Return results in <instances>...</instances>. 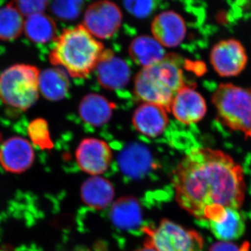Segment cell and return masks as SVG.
I'll use <instances>...</instances> for the list:
<instances>
[{"instance_id":"obj_1","label":"cell","mask_w":251,"mask_h":251,"mask_svg":"<svg viewBox=\"0 0 251 251\" xmlns=\"http://www.w3.org/2000/svg\"><path fill=\"white\" fill-rule=\"evenodd\" d=\"M173 186L179 205L200 220L208 221L224 208L240 209L245 198L242 167L215 149L190 150L175 170Z\"/></svg>"},{"instance_id":"obj_14","label":"cell","mask_w":251,"mask_h":251,"mask_svg":"<svg viewBox=\"0 0 251 251\" xmlns=\"http://www.w3.org/2000/svg\"><path fill=\"white\" fill-rule=\"evenodd\" d=\"M209 228L214 237L221 242H231L242 237L246 230V223L239 209L226 207L208 220Z\"/></svg>"},{"instance_id":"obj_8","label":"cell","mask_w":251,"mask_h":251,"mask_svg":"<svg viewBox=\"0 0 251 251\" xmlns=\"http://www.w3.org/2000/svg\"><path fill=\"white\" fill-rule=\"evenodd\" d=\"M210 62L221 77L237 76L247 67L248 54L245 48L237 39H225L213 46Z\"/></svg>"},{"instance_id":"obj_2","label":"cell","mask_w":251,"mask_h":251,"mask_svg":"<svg viewBox=\"0 0 251 251\" xmlns=\"http://www.w3.org/2000/svg\"><path fill=\"white\" fill-rule=\"evenodd\" d=\"M104 46L82 25L64 29L55 38L50 61L62 67L70 76L84 78L95 71Z\"/></svg>"},{"instance_id":"obj_17","label":"cell","mask_w":251,"mask_h":251,"mask_svg":"<svg viewBox=\"0 0 251 251\" xmlns=\"http://www.w3.org/2000/svg\"><path fill=\"white\" fill-rule=\"evenodd\" d=\"M110 219L114 226L122 230L137 228L143 221L139 202L131 196L120 198L112 206Z\"/></svg>"},{"instance_id":"obj_7","label":"cell","mask_w":251,"mask_h":251,"mask_svg":"<svg viewBox=\"0 0 251 251\" xmlns=\"http://www.w3.org/2000/svg\"><path fill=\"white\" fill-rule=\"evenodd\" d=\"M122 18L121 9L116 4L109 0H101L87 8L82 25L94 37L106 39L119 30Z\"/></svg>"},{"instance_id":"obj_23","label":"cell","mask_w":251,"mask_h":251,"mask_svg":"<svg viewBox=\"0 0 251 251\" xmlns=\"http://www.w3.org/2000/svg\"><path fill=\"white\" fill-rule=\"evenodd\" d=\"M29 139L41 150H50L53 147L49 125L44 119L33 120L27 127Z\"/></svg>"},{"instance_id":"obj_16","label":"cell","mask_w":251,"mask_h":251,"mask_svg":"<svg viewBox=\"0 0 251 251\" xmlns=\"http://www.w3.org/2000/svg\"><path fill=\"white\" fill-rule=\"evenodd\" d=\"M81 198L87 206L96 209L107 207L113 201L115 190L108 179L92 176L81 186Z\"/></svg>"},{"instance_id":"obj_10","label":"cell","mask_w":251,"mask_h":251,"mask_svg":"<svg viewBox=\"0 0 251 251\" xmlns=\"http://www.w3.org/2000/svg\"><path fill=\"white\" fill-rule=\"evenodd\" d=\"M206 110L207 106L202 96L188 85L176 92L170 108L175 118L186 125L201 122L205 117Z\"/></svg>"},{"instance_id":"obj_22","label":"cell","mask_w":251,"mask_h":251,"mask_svg":"<svg viewBox=\"0 0 251 251\" xmlns=\"http://www.w3.org/2000/svg\"><path fill=\"white\" fill-rule=\"evenodd\" d=\"M25 21L22 12L13 6L0 9V39L12 41L24 30Z\"/></svg>"},{"instance_id":"obj_26","label":"cell","mask_w":251,"mask_h":251,"mask_svg":"<svg viewBox=\"0 0 251 251\" xmlns=\"http://www.w3.org/2000/svg\"><path fill=\"white\" fill-rule=\"evenodd\" d=\"M135 251H157L156 249H153V247H150V246L146 245L145 244V247L140 248L138 250Z\"/></svg>"},{"instance_id":"obj_19","label":"cell","mask_w":251,"mask_h":251,"mask_svg":"<svg viewBox=\"0 0 251 251\" xmlns=\"http://www.w3.org/2000/svg\"><path fill=\"white\" fill-rule=\"evenodd\" d=\"M128 52L133 62L144 67L159 62L166 56L164 48L152 37L138 36L132 41Z\"/></svg>"},{"instance_id":"obj_25","label":"cell","mask_w":251,"mask_h":251,"mask_svg":"<svg viewBox=\"0 0 251 251\" xmlns=\"http://www.w3.org/2000/svg\"><path fill=\"white\" fill-rule=\"evenodd\" d=\"M209 251H240L239 248L234 245L232 243L227 242H219L213 244Z\"/></svg>"},{"instance_id":"obj_4","label":"cell","mask_w":251,"mask_h":251,"mask_svg":"<svg viewBox=\"0 0 251 251\" xmlns=\"http://www.w3.org/2000/svg\"><path fill=\"white\" fill-rule=\"evenodd\" d=\"M212 103L219 122L251 138V89L221 83L212 94Z\"/></svg>"},{"instance_id":"obj_3","label":"cell","mask_w":251,"mask_h":251,"mask_svg":"<svg viewBox=\"0 0 251 251\" xmlns=\"http://www.w3.org/2000/svg\"><path fill=\"white\" fill-rule=\"evenodd\" d=\"M185 85L181 59L179 55L169 54L140 71L135 78L134 93L145 103L156 104L170 112L175 94Z\"/></svg>"},{"instance_id":"obj_13","label":"cell","mask_w":251,"mask_h":251,"mask_svg":"<svg viewBox=\"0 0 251 251\" xmlns=\"http://www.w3.org/2000/svg\"><path fill=\"white\" fill-rule=\"evenodd\" d=\"M95 70L99 83L107 90L122 88L129 80L130 72L128 64L117 57L110 50H104Z\"/></svg>"},{"instance_id":"obj_18","label":"cell","mask_w":251,"mask_h":251,"mask_svg":"<svg viewBox=\"0 0 251 251\" xmlns=\"http://www.w3.org/2000/svg\"><path fill=\"white\" fill-rule=\"evenodd\" d=\"M115 104L99 94H91L82 99L79 105V114L88 125L100 126L110 120Z\"/></svg>"},{"instance_id":"obj_9","label":"cell","mask_w":251,"mask_h":251,"mask_svg":"<svg viewBox=\"0 0 251 251\" xmlns=\"http://www.w3.org/2000/svg\"><path fill=\"white\" fill-rule=\"evenodd\" d=\"M79 168L92 176H99L108 170L112 159L111 148L97 138L82 140L75 151Z\"/></svg>"},{"instance_id":"obj_11","label":"cell","mask_w":251,"mask_h":251,"mask_svg":"<svg viewBox=\"0 0 251 251\" xmlns=\"http://www.w3.org/2000/svg\"><path fill=\"white\" fill-rule=\"evenodd\" d=\"M34 157L30 142L22 137H12L0 147V165L8 173L18 174L27 171Z\"/></svg>"},{"instance_id":"obj_5","label":"cell","mask_w":251,"mask_h":251,"mask_svg":"<svg viewBox=\"0 0 251 251\" xmlns=\"http://www.w3.org/2000/svg\"><path fill=\"white\" fill-rule=\"evenodd\" d=\"M38 68L15 64L0 74V100L6 106L25 111L36 103L39 95Z\"/></svg>"},{"instance_id":"obj_20","label":"cell","mask_w":251,"mask_h":251,"mask_svg":"<svg viewBox=\"0 0 251 251\" xmlns=\"http://www.w3.org/2000/svg\"><path fill=\"white\" fill-rule=\"evenodd\" d=\"M39 93L47 100L57 101L67 95L69 80L67 74L59 69H49L40 73Z\"/></svg>"},{"instance_id":"obj_27","label":"cell","mask_w":251,"mask_h":251,"mask_svg":"<svg viewBox=\"0 0 251 251\" xmlns=\"http://www.w3.org/2000/svg\"><path fill=\"white\" fill-rule=\"evenodd\" d=\"M0 251H7V250H0Z\"/></svg>"},{"instance_id":"obj_12","label":"cell","mask_w":251,"mask_h":251,"mask_svg":"<svg viewBox=\"0 0 251 251\" xmlns=\"http://www.w3.org/2000/svg\"><path fill=\"white\" fill-rule=\"evenodd\" d=\"M153 37L163 47L175 48L184 41L186 34L184 18L173 11L157 15L151 23Z\"/></svg>"},{"instance_id":"obj_6","label":"cell","mask_w":251,"mask_h":251,"mask_svg":"<svg viewBox=\"0 0 251 251\" xmlns=\"http://www.w3.org/2000/svg\"><path fill=\"white\" fill-rule=\"evenodd\" d=\"M145 244L157 251H202L204 247L201 234L168 219L162 220L156 228H145Z\"/></svg>"},{"instance_id":"obj_21","label":"cell","mask_w":251,"mask_h":251,"mask_svg":"<svg viewBox=\"0 0 251 251\" xmlns=\"http://www.w3.org/2000/svg\"><path fill=\"white\" fill-rule=\"evenodd\" d=\"M54 21L42 13L30 15L25 21L24 31L28 39L36 44H46L56 35Z\"/></svg>"},{"instance_id":"obj_24","label":"cell","mask_w":251,"mask_h":251,"mask_svg":"<svg viewBox=\"0 0 251 251\" xmlns=\"http://www.w3.org/2000/svg\"><path fill=\"white\" fill-rule=\"evenodd\" d=\"M126 9L135 17L146 18L154 8V0H125Z\"/></svg>"},{"instance_id":"obj_15","label":"cell","mask_w":251,"mask_h":251,"mask_svg":"<svg viewBox=\"0 0 251 251\" xmlns=\"http://www.w3.org/2000/svg\"><path fill=\"white\" fill-rule=\"evenodd\" d=\"M167 110L156 104L144 103L135 110L133 125L140 133L149 138H156L168 126Z\"/></svg>"}]
</instances>
